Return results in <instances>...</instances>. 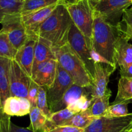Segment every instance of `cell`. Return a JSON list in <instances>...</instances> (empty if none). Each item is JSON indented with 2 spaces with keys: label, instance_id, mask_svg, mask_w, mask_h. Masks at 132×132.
<instances>
[{
  "label": "cell",
  "instance_id": "60d3db41",
  "mask_svg": "<svg viewBox=\"0 0 132 132\" xmlns=\"http://www.w3.org/2000/svg\"><path fill=\"white\" fill-rule=\"evenodd\" d=\"M131 9H132V7H131Z\"/></svg>",
  "mask_w": 132,
  "mask_h": 132
},
{
  "label": "cell",
  "instance_id": "ba28073f",
  "mask_svg": "<svg viewBox=\"0 0 132 132\" xmlns=\"http://www.w3.org/2000/svg\"><path fill=\"white\" fill-rule=\"evenodd\" d=\"M68 43L76 54L82 59L93 78L95 70V63L92 56V50L89 47L85 36L73 23L70 31Z\"/></svg>",
  "mask_w": 132,
  "mask_h": 132
},
{
  "label": "cell",
  "instance_id": "44dd1931",
  "mask_svg": "<svg viewBox=\"0 0 132 132\" xmlns=\"http://www.w3.org/2000/svg\"><path fill=\"white\" fill-rule=\"evenodd\" d=\"M97 118L92 116L88 109L86 111L75 114L60 126H70L85 130Z\"/></svg>",
  "mask_w": 132,
  "mask_h": 132
},
{
  "label": "cell",
  "instance_id": "4fadbf2b",
  "mask_svg": "<svg viewBox=\"0 0 132 132\" xmlns=\"http://www.w3.org/2000/svg\"><path fill=\"white\" fill-rule=\"evenodd\" d=\"M57 64V61L55 59L41 63L32 71L31 79L39 86L48 89L55 80Z\"/></svg>",
  "mask_w": 132,
  "mask_h": 132
},
{
  "label": "cell",
  "instance_id": "7a4b0ae2",
  "mask_svg": "<svg viewBox=\"0 0 132 132\" xmlns=\"http://www.w3.org/2000/svg\"><path fill=\"white\" fill-rule=\"evenodd\" d=\"M120 36L121 34L118 27L110 24L95 10L92 48L95 52L112 64H116L115 47Z\"/></svg>",
  "mask_w": 132,
  "mask_h": 132
},
{
  "label": "cell",
  "instance_id": "9a60e30c",
  "mask_svg": "<svg viewBox=\"0 0 132 132\" xmlns=\"http://www.w3.org/2000/svg\"><path fill=\"white\" fill-rule=\"evenodd\" d=\"M31 108L32 106L27 98L15 96L8 97L2 106L3 112L10 117H21L29 114Z\"/></svg>",
  "mask_w": 132,
  "mask_h": 132
},
{
  "label": "cell",
  "instance_id": "836d02e7",
  "mask_svg": "<svg viewBox=\"0 0 132 132\" xmlns=\"http://www.w3.org/2000/svg\"><path fill=\"white\" fill-rule=\"evenodd\" d=\"M122 21L120 24L123 27H132V9H127L122 14Z\"/></svg>",
  "mask_w": 132,
  "mask_h": 132
},
{
  "label": "cell",
  "instance_id": "5bb4252c",
  "mask_svg": "<svg viewBox=\"0 0 132 132\" xmlns=\"http://www.w3.org/2000/svg\"><path fill=\"white\" fill-rule=\"evenodd\" d=\"M36 39L29 37L25 43L18 50L14 59L23 70L32 78V68L34 61V47Z\"/></svg>",
  "mask_w": 132,
  "mask_h": 132
},
{
  "label": "cell",
  "instance_id": "2e32d148",
  "mask_svg": "<svg viewBox=\"0 0 132 132\" xmlns=\"http://www.w3.org/2000/svg\"><path fill=\"white\" fill-rule=\"evenodd\" d=\"M84 95H88L91 98V90L90 88L82 87L73 84L68 91L64 94L60 101L57 103L51 110V113L57 112L61 110L64 109L70 104H72L75 101Z\"/></svg>",
  "mask_w": 132,
  "mask_h": 132
},
{
  "label": "cell",
  "instance_id": "74e56055",
  "mask_svg": "<svg viewBox=\"0 0 132 132\" xmlns=\"http://www.w3.org/2000/svg\"><path fill=\"white\" fill-rule=\"evenodd\" d=\"M90 1H91L92 2V3L94 4V5H96V4L97 3L99 2V1H100V0H90Z\"/></svg>",
  "mask_w": 132,
  "mask_h": 132
},
{
  "label": "cell",
  "instance_id": "8992f818",
  "mask_svg": "<svg viewBox=\"0 0 132 132\" xmlns=\"http://www.w3.org/2000/svg\"><path fill=\"white\" fill-rule=\"evenodd\" d=\"M131 128L132 113H130L124 117H98L85 132H128Z\"/></svg>",
  "mask_w": 132,
  "mask_h": 132
},
{
  "label": "cell",
  "instance_id": "4dcf8cb0",
  "mask_svg": "<svg viewBox=\"0 0 132 132\" xmlns=\"http://www.w3.org/2000/svg\"><path fill=\"white\" fill-rule=\"evenodd\" d=\"M92 103V101L90 97L88 95H84L77 99L74 103L68 106L67 108L73 112L75 114H76V113L84 112L88 109L91 106Z\"/></svg>",
  "mask_w": 132,
  "mask_h": 132
},
{
  "label": "cell",
  "instance_id": "7c38bea8",
  "mask_svg": "<svg viewBox=\"0 0 132 132\" xmlns=\"http://www.w3.org/2000/svg\"><path fill=\"white\" fill-rule=\"evenodd\" d=\"M60 3L54 4L28 14L21 15L22 21L28 37L36 39L41 26Z\"/></svg>",
  "mask_w": 132,
  "mask_h": 132
},
{
  "label": "cell",
  "instance_id": "ac0fdd59",
  "mask_svg": "<svg viewBox=\"0 0 132 132\" xmlns=\"http://www.w3.org/2000/svg\"><path fill=\"white\" fill-rule=\"evenodd\" d=\"M55 59L53 48L48 41L39 37H36L34 47V61L32 71L39 64L50 59Z\"/></svg>",
  "mask_w": 132,
  "mask_h": 132
},
{
  "label": "cell",
  "instance_id": "484cf974",
  "mask_svg": "<svg viewBox=\"0 0 132 132\" xmlns=\"http://www.w3.org/2000/svg\"><path fill=\"white\" fill-rule=\"evenodd\" d=\"M17 50L12 46L6 34L0 30V57L12 59L15 58Z\"/></svg>",
  "mask_w": 132,
  "mask_h": 132
},
{
  "label": "cell",
  "instance_id": "e575fe53",
  "mask_svg": "<svg viewBox=\"0 0 132 132\" xmlns=\"http://www.w3.org/2000/svg\"><path fill=\"white\" fill-rule=\"evenodd\" d=\"M120 34L127 40L132 39V27H123L119 23L117 25Z\"/></svg>",
  "mask_w": 132,
  "mask_h": 132
},
{
  "label": "cell",
  "instance_id": "e0dca14e",
  "mask_svg": "<svg viewBox=\"0 0 132 132\" xmlns=\"http://www.w3.org/2000/svg\"><path fill=\"white\" fill-rule=\"evenodd\" d=\"M115 60L119 67L132 64V44L121 35L116 44Z\"/></svg>",
  "mask_w": 132,
  "mask_h": 132
},
{
  "label": "cell",
  "instance_id": "b9f144b4",
  "mask_svg": "<svg viewBox=\"0 0 132 132\" xmlns=\"http://www.w3.org/2000/svg\"><path fill=\"white\" fill-rule=\"evenodd\" d=\"M131 1H132V0H131Z\"/></svg>",
  "mask_w": 132,
  "mask_h": 132
},
{
  "label": "cell",
  "instance_id": "d4e9b609",
  "mask_svg": "<svg viewBox=\"0 0 132 132\" xmlns=\"http://www.w3.org/2000/svg\"><path fill=\"white\" fill-rule=\"evenodd\" d=\"M24 0H0V23L5 16L21 13Z\"/></svg>",
  "mask_w": 132,
  "mask_h": 132
},
{
  "label": "cell",
  "instance_id": "5b68a950",
  "mask_svg": "<svg viewBox=\"0 0 132 132\" xmlns=\"http://www.w3.org/2000/svg\"><path fill=\"white\" fill-rule=\"evenodd\" d=\"M0 23L2 24L1 30L6 34L10 42L17 50L29 38L23 24L21 13L6 15Z\"/></svg>",
  "mask_w": 132,
  "mask_h": 132
},
{
  "label": "cell",
  "instance_id": "52a82bcc",
  "mask_svg": "<svg viewBox=\"0 0 132 132\" xmlns=\"http://www.w3.org/2000/svg\"><path fill=\"white\" fill-rule=\"evenodd\" d=\"M92 85L90 87L92 101L103 96L108 90V84L111 75L117 68V64L95 63Z\"/></svg>",
  "mask_w": 132,
  "mask_h": 132
},
{
  "label": "cell",
  "instance_id": "8fae6325",
  "mask_svg": "<svg viewBox=\"0 0 132 132\" xmlns=\"http://www.w3.org/2000/svg\"><path fill=\"white\" fill-rule=\"evenodd\" d=\"M74 84L70 75L58 63L55 80L50 88L46 89L50 110L60 101L64 94Z\"/></svg>",
  "mask_w": 132,
  "mask_h": 132
},
{
  "label": "cell",
  "instance_id": "603a6c76",
  "mask_svg": "<svg viewBox=\"0 0 132 132\" xmlns=\"http://www.w3.org/2000/svg\"><path fill=\"white\" fill-rule=\"evenodd\" d=\"M111 95L112 91L109 88L103 96L94 99L90 108H88L90 114L95 117L103 116L110 106L109 101Z\"/></svg>",
  "mask_w": 132,
  "mask_h": 132
},
{
  "label": "cell",
  "instance_id": "9c48e42d",
  "mask_svg": "<svg viewBox=\"0 0 132 132\" xmlns=\"http://www.w3.org/2000/svg\"><path fill=\"white\" fill-rule=\"evenodd\" d=\"M32 79L23 70L14 59H10L9 89L10 96L27 98Z\"/></svg>",
  "mask_w": 132,
  "mask_h": 132
},
{
  "label": "cell",
  "instance_id": "d590c367",
  "mask_svg": "<svg viewBox=\"0 0 132 132\" xmlns=\"http://www.w3.org/2000/svg\"><path fill=\"white\" fill-rule=\"evenodd\" d=\"M121 77H127L132 78V64L120 67Z\"/></svg>",
  "mask_w": 132,
  "mask_h": 132
},
{
  "label": "cell",
  "instance_id": "ab89813d",
  "mask_svg": "<svg viewBox=\"0 0 132 132\" xmlns=\"http://www.w3.org/2000/svg\"><path fill=\"white\" fill-rule=\"evenodd\" d=\"M128 132H132V128H131V129H130V130H129V131H128Z\"/></svg>",
  "mask_w": 132,
  "mask_h": 132
},
{
  "label": "cell",
  "instance_id": "f35d334b",
  "mask_svg": "<svg viewBox=\"0 0 132 132\" xmlns=\"http://www.w3.org/2000/svg\"><path fill=\"white\" fill-rule=\"evenodd\" d=\"M2 110V103H1V97H0V112Z\"/></svg>",
  "mask_w": 132,
  "mask_h": 132
},
{
  "label": "cell",
  "instance_id": "7402d4cb",
  "mask_svg": "<svg viewBox=\"0 0 132 132\" xmlns=\"http://www.w3.org/2000/svg\"><path fill=\"white\" fill-rule=\"evenodd\" d=\"M132 100V78L121 77L118 83L117 94L113 104Z\"/></svg>",
  "mask_w": 132,
  "mask_h": 132
},
{
  "label": "cell",
  "instance_id": "83f0119b",
  "mask_svg": "<svg viewBox=\"0 0 132 132\" xmlns=\"http://www.w3.org/2000/svg\"><path fill=\"white\" fill-rule=\"evenodd\" d=\"M130 103L129 101L122 102V103L113 104L108 107L106 112L104 113L102 117L112 118V117H124L128 115V104Z\"/></svg>",
  "mask_w": 132,
  "mask_h": 132
},
{
  "label": "cell",
  "instance_id": "8d00e7d4",
  "mask_svg": "<svg viewBox=\"0 0 132 132\" xmlns=\"http://www.w3.org/2000/svg\"><path fill=\"white\" fill-rule=\"evenodd\" d=\"M79 0H63V2L65 5H68V4H72L74 3L77 2Z\"/></svg>",
  "mask_w": 132,
  "mask_h": 132
},
{
  "label": "cell",
  "instance_id": "d6a6232c",
  "mask_svg": "<svg viewBox=\"0 0 132 132\" xmlns=\"http://www.w3.org/2000/svg\"><path fill=\"white\" fill-rule=\"evenodd\" d=\"M39 86L36 84L33 80H32L29 88H28V97H27V99L30 103L32 107H36L39 93Z\"/></svg>",
  "mask_w": 132,
  "mask_h": 132
},
{
  "label": "cell",
  "instance_id": "6da1fadb",
  "mask_svg": "<svg viewBox=\"0 0 132 132\" xmlns=\"http://www.w3.org/2000/svg\"><path fill=\"white\" fill-rule=\"evenodd\" d=\"M73 23L65 4L61 3L41 26L37 37L48 41L52 48L61 47L68 42Z\"/></svg>",
  "mask_w": 132,
  "mask_h": 132
},
{
  "label": "cell",
  "instance_id": "ffe728a7",
  "mask_svg": "<svg viewBox=\"0 0 132 132\" xmlns=\"http://www.w3.org/2000/svg\"><path fill=\"white\" fill-rule=\"evenodd\" d=\"M30 123L27 128L32 132H43L48 123V117L37 107H32L29 113Z\"/></svg>",
  "mask_w": 132,
  "mask_h": 132
},
{
  "label": "cell",
  "instance_id": "f1b7e54d",
  "mask_svg": "<svg viewBox=\"0 0 132 132\" xmlns=\"http://www.w3.org/2000/svg\"><path fill=\"white\" fill-rule=\"evenodd\" d=\"M75 113L68 108H66L64 109L61 110L57 112H54L50 115L48 121L49 123L55 126H60L64 122L69 120Z\"/></svg>",
  "mask_w": 132,
  "mask_h": 132
},
{
  "label": "cell",
  "instance_id": "3957f363",
  "mask_svg": "<svg viewBox=\"0 0 132 132\" xmlns=\"http://www.w3.org/2000/svg\"><path fill=\"white\" fill-rule=\"evenodd\" d=\"M57 63L73 79L75 85L91 87L93 78L85 63L73 50L69 43L59 48H53Z\"/></svg>",
  "mask_w": 132,
  "mask_h": 132
},
{
  "label": "cell",
  "instance_id": "d6986e66",
  "mask_svg": "<svg viewBox=\"0 0 132 132\" xmlns=\"http://www.w3.org/2000/svg\"><path fill=\"white\" fill-rule=\"evenodd\" d=\"M10 59L0 57V97L2 106L10 96L9 89V69Z\"/></svg>",
  "mask_w": 132,
  "mask_h": 132
},
{
  "label": "cell",
  "instance_id": "30bf717a",
  "mask_svg": "<svg viewBox=\"0 0 132 132\" xmlns=\"http://www.w3.org/2000/svg\"><path fill=\"white\" fill-rule=\"evenodd\" d=\"M131 5V0H100L94 7L107 21L117 26L125 10Z\"/></svg>",
  "mask_w": 132,
  "mask_h": 132
},
{
  "label": "cell",
  "instance_id": "277c9868",
  "mask_svg": "<svg viewBox=\"0 0 132 132\" xmlns=\"http://www.w3.org/2000/svg\"><path fill=\"white\" fill-rule=\"evenodd\" d=\"M65 5L73 24L85 36L92 50V38L95 18L94 5L90 0H79L74 3Z\"/></svg>",
  "mask_w": 132,
  "mask_h": 132
},
{
  "label": "cell",
  "instance_id": "f546056e",
  "mask_svg": "<svg viewBox=\"0 0 132 132\" xmlns=\"http://www.w3.org/2000/svg\"><path fill=\"white\" fill-rule=\"evenodd\" d=\"M36 107L39 108L48 117V119L52 113L50 110V107H49L48 102L47 91H46V88L42 87V86H39V88Z\"/></svg>",
  "mask_w": 132,
  "mask_h": 132
},
{
  "label": "cell",
  "instance_id": "cb8c5ba5",
  "mask_svg": "<svg viewBox=\"0 0 132 132\" xmlns=\"http://www.w3.org/2000/svg\"><path fill=\"white\" fill-rule=\"evenodd\" d=\"M63 3V0H24L21 14H28L50 5Z\"/></svg>",
  "mask_w": 132,
  "mask_h": 132
},
{
  "label": "cell",
  "instance_id": "1f68e13d",
  "mask_svg": "<svg viewBox=\"0 0 132 132\" xmlns=\"http://www.w3.org/2000/svg\"><path fill=\"white\" fill-rule=\"evenodd\" d=\"M43 132H85V129L79 128L70 126H55L49 123Z\"/></svg>",
  "mask_w": 132,
  "mask_h": 132
},
{
  "label": "cell",
  "instance_id": "4316f807",
  "mask_svg": "<svg viewBox=\"0 0 132 132\" xmlns=\"http://www.w3.org/2000/svg\"><path fill=\"white\" fill-rule=\"evenodd\" d=\"M0 132H32L25 128L20 127L13 123L10 116L0 112Z\"/></svg>",
  "mask_w": 132,
  "mask_h": 132
}]
</instances>
